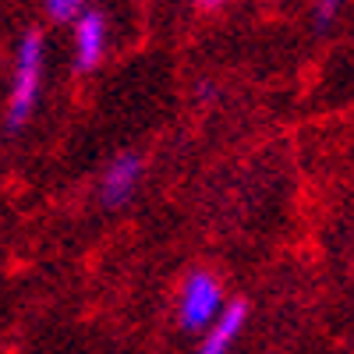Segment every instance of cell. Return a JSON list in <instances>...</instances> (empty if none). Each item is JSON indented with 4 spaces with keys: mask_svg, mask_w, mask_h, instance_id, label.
<instances>
[{
    "mask_svg": "<svg viewBox=\"0 0 354 354\" xmlns=\"http://www.w3.org/2000/svg\"><path fill=\"white\" fill-rule=\"evenodd\" d=\"M43 68H46V39L39 28H28L15 50L11 93H8V128L21 131L39 106L43 96Z\"/></svg>",
    "mask_w": 354,
    "mask_h": 354,
    "instance_id": "1",
    "label": "cell"
},
{
    "mask_svg": "<svg viewBox=\"0 0 354 354\" xmlns=\"http://www.w3.org/2000/svg\"><path fill=\"white\" fill-rule=\"evenodd\" d=\"M223 312V283L209 270H195L185 277L181 294H177V322L188 333H202L213 326L216 315Z\"/></svg>",
    "mask_w": 354,
    "mask_h": 354,
    "instance_id": "2",
    "label": "cell"
},
{
    "mask_svg": "<svg viewBox=\"0 0 354 354\" xmlns=\"http://www.w3.org/2000/svg\"><path fill=\"white\" fill-rule=\"evenodd\" d=\"M142 174H145V163L138 153H117L100 174V202L106 209L128 205L142 185Z\"/></svg>",
    "mask_w": 354,
    "mask_h": 354,
    "instance_id": "3",
    "label": "cell"
},
{
    "mask_svg": "<svg viewBox=\"0 0 354 354\" xmlns=\"http://www.w3.org/2000/svg\"><path fill=\"white\" fill-rule=\"evenodd\" d=\"M71 32V50H75V71H96L100 61L106 57V43H110V28H106V15L96 8H85L75 21Z\"/></svg>",
    "mask_w": 354,
    "mask_h": 354,
    "instance_id": "4",
    "label": "cell"
},
{
    "mask_svg": "<svg viewBox=\"0 0 354 354\" xmlns=\"http://www.w3.org/2000/svg\"><path fill=\"white\" fill-rule=\"evenodd\" d=\"M245 319H248V305L245 301L223 305V312L216 315L213 326L202 330V340H198V351L195 354H230L234 340H238L241 330H245Z\"/></svg>",
    "mask_w": 354,
    "mask_h": 354,
    "instance_id": "5",
    "label": "cell"
},
{
    "mask_svg": "<svg viewBox=\"0 0 354 354\" xmlns=\"http://www.w3.org/2000/svg\"><path fill=\"white\" fill-rule=\"evenodd\" d=\"M344 4H347V0H315V4H312V25L319 28V32H326V28L340 18Z\"/></svg>",
    "mask_w": 354,
    "mask_h": 354,
    "instance_id": "6",
    "label": "cell"
},
{
    "mask_svg": "<svg viewBox=\"0 0 354 354\" xmlns=\"http://www.w3.org/2000/svg\"><path fill=\"white\" fill-rule=\"evenodd\" d=\"M43 8L53 21H75L85 11V0H43Z\"/></svg>",
    "mask_w": 354,
    "mask_h": 354,
    "instance_id": "7",
    "label": "cell"
},
{
    "mask_svg": "<svg viewBox=\"0 0 354 354\" xmlns=\"http://www.w3.org/2000/svg\"><path fill=\"white\" fill-rule=\"evenodd\" d=\"M192 4H195L198 11H220V8L230 4V0H192Z\"/></svg>",
    "mask_w": 354,
    "mask_h": 354,
    "instance_id": "8",
    "label": "cell"
}]
</instances>
